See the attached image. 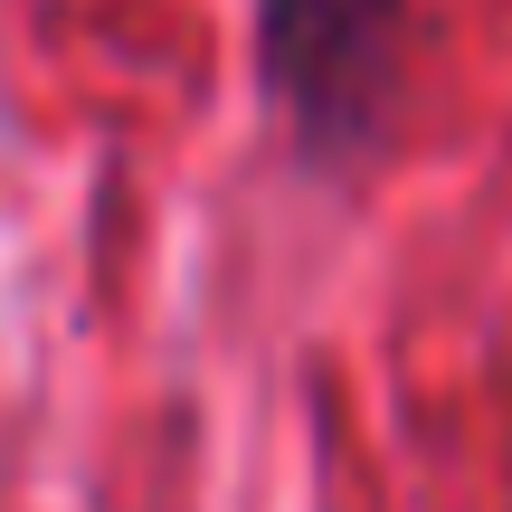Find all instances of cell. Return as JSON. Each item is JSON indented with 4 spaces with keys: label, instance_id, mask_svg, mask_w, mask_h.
I'll return each mask as SVG.
<instances>
[{
    "label": "cell",
    "instance_id": "obj_1",
    "mask_svg": "<svg viewBox=\"0 0 512 512\" xmlns=\"http://www.w3.org/2000/svg\"><path fill=\"white\" fill-rule=\"evenodd\" d=\"M408 0H247V67L304 181H370L399 133Z\"/></svg>",
    "mask_w": 512,
    "mask_h": 512
}]
</instances>
